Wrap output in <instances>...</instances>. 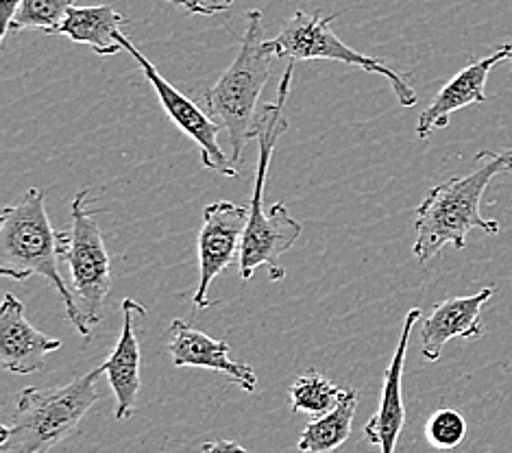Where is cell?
Instances as JSON below:
<instances>
[{"mask_svg": "<svg viewBox=\"0 0 512 453\" xmlns=\"http://www.w3.org/2000/svg\"><path fill=\"white\" fill-rule=\"evenodd\" d=\"M123 24H127V18L120 16L112 5L72 7L59 33L72 42L90 46L96 55L112 57L125 51L120 44Z\"/></svg>", "mask_w": 512, "mask_h": 453, "instance_id": "2e32d148", "label": "cell"}, {"mask_svg": "<svg viewBox=\"0 0 512 453\" xmlns=\"http://www.w3.org/2000/svg\"><path fill=\"white\" fill-rule=\"evenodd\" d=\"M72 7H75V0H22L9 22L7 35L29 29H38L48 35L59 33Z\"/></svg>", "mask_w": 512, "mask_h": 453, "instance_id": "d6986e66", "label": "cell"}, {"mask_svg": "<svg viewBox=\"0 0 512 453\" xmlns=\"http://www.w3.org/2000/svg\"><path fill=\"white\" fill-rule=\"evenodd\" d=\"M64 231H55L46 212V194L31 188L0 212V275L14 281L44 277L64 301L68 321L90 340L92 327L85 321L70 286L59 273Z\"/></svg>", "mask_w": 512, "mask_h": 453, "instance_id": "3957f363", "label": "cell"}, {"mask_svg": "<svg viewBox=\"0 0 512 453\" xmlns=\"http://www.w3.org/2000/svg\"><path fill=\"white\" fill-rule=\"evenodd\" d=\"M20 5H22V0H0V33H3V40L7 38L9 22H11V18H14Z\"/></svg>", "mask_w": 512, "mask_h": 453, "instance_id": "603a6c76", "label": "cell"}, {"mask_svg": "<svg viewBox=\"0 0 512 453\" xmlns=\"http://www.w3.org/2000/svg\"><path fill=\"white\" fill-rule=\"evenodd\" d=\"M508 64H510V70H512V57H510V59H508Z\"/></svg>", "mask_w": 512, "mask_h": 453, "instance_id": "cb8c5ba5", "label": "cell"}, {"mask_svg": "<svg viewBox=\"0 0 512 453\" xmlns=\"http://www.w3.org/2000/svg\"><path fill=\"white\" fill-rule=\"evenodd\" d=\"M123 312V327H120L114 351L103 362L109 386L116 397V419L127 421L136 414L138 393L142 386L140 379V345L136 336V318L146 314V308L136 299H125L120 303Z\"/></svg>", "mask_w": 512, "mask_h": 453, "instance_id": "9a60e30c", "label": "cell"}, {"mask_svg": "<svg viewBox=\"0 0 512 453\" xmlns=\"http://www.w3.org/2000/svg\"><path fill=\"white\" fill-rule=\"evenodd\" d=\"M495 295V286L482 288L471 297H451L434 305L421 327V353L425 360L438 362L449 340L482 338V308Z\"/></svg>", "mask_w": 512, "mask_h": 453, "instance_id": "5bb4252c", "label": "cell"}, {"mask_svg": "<svg viewBox=\"0 0 512 453\" xmlns=\"http://www.w3.org/2000/svg\"><path fill=\"white\" fill-rule=\"evenodd\" d=\"M425 436H428V443L438 451L456 449L467 436L465 416L451 408L436 410L428 423H425Z\"/></svg>", "mask_w": 512, "mask_h": 453, "instance_id": "ffe728a7", "label": "cell"}, {"mask_svg": "<svg viewBox=\"0 0 512 453\" xmlns=\"http://www.w3.org/2000/svg\"><path fill=\"white\" fill-rule=\"evenodd\" d=\"M229 345L225 340H214L207 334L194 329L181 318L170 323L168 351L173 358L175 369H210L227 375L231 382L238 384L245 393H255L258 388V375L249 364H242L231 358Z\"/></svg>", "mask_w": 512, "mask_h": 453, "instance_id": "8fae6325", "label": "cell"}, {"mask_svg": "<svg viewBox=\"0 0 512 453\" xmlns=\"http://www.w3.org/2000/svg\"><path fill=\"white\" fill-rule=\"evenodd\" d=\"M181 9H186L190 16H216L223 14L236 0H166Z\"/></svg>", "mask_w": 512, "mask_h": 453, "instance_id": "44dd1931", "label": "cell"}, {"mask_svg": "<svg viewBox=\"0 0 512 453\" xmlns=\"http://www.w3.org/2000/svg\"><path fill=\"white\" fill-rule=\"evenodd\" d=\"M358 410V390L347 388L338 399V406L308 423L299 438V451L303 453H332L347 443L351 436L353 419Z\"/></svg>", "mask_w": 512, "mask_h": 453, "instance_id": "e0dca14e", "label": "cell"}, {"mask_svg": "<svg viewBox=\"0 0 512 453\" xmlns=\"http://www.w3.org/2000/svg\"><path fill=\"white\" fill-rule=\"evenodd\" d=\"M103 364L62 388H24L16 397L9 425L0 427L3 453H48L79 430V423L99 401Z\"/></svg>", "mask_w": 512, "mask_h": 453, "instance_id": "5b68a950", "label": "cell"}, {"mask_svg": "<svg viewBox=\"0 0 512 453\" xmlns=\"http://www.w3.org/2000/svg\"><path fill=\"white\" fill-rule=\"evenodd\" d=\"M249 223V207L236 205L231 201H216L205 207L203 227L199 231V286L194 292V305L199 310L214 305L210 301L212 281L221 275L225 268L236 262V255L242 249Z\"/></svg>", "mask_w": 512, "mask_h": 453, "instance_id": "9c48e42d", "label": "cell"}, {"mask_svg": "<svg viewBox=\"0 0 512 453\" xmlns=\"http://www.w3.org/2000/svg\"><path fill=\"white\" fill-rule=\"evenodd\" d=\"M497 175H512V149L504 153L480 151L469 175L451 177L428 192L417 207L414 223L417 240L412 253L419 264L430 262L447 244L462 251L473 229H482L486 236L499 234L497 220L484 218L480 212L484 192Z\"/></svg>", "mask_w": 512, "mask_h": 453, "instance_id": "7a4b0ae2", "label": "cell"}, {"mask_svg": "<svg viewBox=\"0 0 512 453\" xmlns=\"http://www.w3.org/2000/svg\"><path fill=\"white\" fill-rule=\"evenodd\" d=\"M120 44H123L125 51L138 61L142 75L153 85L157 99H160L168 118L199 146L203 168L214 170V173L223 177H238L234 159H231V155H227L221 149V144H218V133L225 131L221 122H216L210 114L203 112L197 103H192L188 96L181 94L175 85H170L162 77V72L138 51L136 44H133L125 33L120 35Z\"/></svg>", "mask_w": 512, "mask_h": 453, "instance_id": "ba28073f", "label": "cell"}, {"mask_svg": "<svg viewBox=\"0 0 512 453\" xmlns=\"http://www.w3.org/2000/svg\"><path fill=\"white\" fill-rule=\"evenodd\" d=\"M201 453H249L245 447L238 445L236 440H214V443H205Z\"/></svg>", "mask_w": 512, "mask_h": 453, "instance_id": "7402d4cb", "label": "cell"}, {"mask_svg": "<svg viewBox=\"0 0 512 453\" xmlns=\"http://www.w3.org/2000/svg\"><path fill=\"white\" fill-rule=\"evenodd\" d=\"M512 57V42L502 44L493 51L473 64L462 68L456 77H451L441 90L436 92L432 103L423 109L419 120H417V138L428 140L432 131L445 129L449 125V118L458 109H465L469 105H480L486 103V79H489L491 70L508 61Z\"/></svg>", "mask_w": 512, "mask_h": 453, "instance_id": "30bf717a", "label": "cell"}, {"mask_svg": "<svg viewBox=\"0 0 512 453\" xmlns=\"http://www.w3.org/2000/svg\"><path fill=\"white\" fill-rule=\"evenodd\" d=\"M288 395L292 412H306L316 419V416H323L338 406L343 388L329 382L319 371H308L290 384Z\"/></svg>", "mask_w": 512, "mask_h": 453, "instance_id": "ac0fdd59", "label": "cell"}, {"mask_svg": "<svg viewBox=\"0 0 512 453\" xmlns=\"http://www.w3.org/2000/svg\"><path fill=\"white\" fill-rule=\"evenodd\" d=\"M292 75H295V64H288L282 79L277 85V99L266 103L260 109L258 131V168H255L253 194L249 203V223L245 238H242L240 249V277L249 281L253 273L262 266H268V277L271 281H282L286 277L284 266L279 264L282 255L288 253L301 236V223L290 216L284 203H275L271 212L264 210V188L268 179V168L275 153L279 138L288 131L286 103L292 88Z\"/></svg>", "mask_w": 512, "mask_h": 453, "instance_id": "6da1fadb", "label": "cell"}, {"mask_svg": "<svg viewBox=\"0 0 512 453\" xmlns=\"http://www.w3.org/2000/svg\"><path fill=\"white\" fill-rule=\"evenodd\" d=\"M421 314H423L421 308H412L406 314L404 327H401L399 345L393 353V360H390L388 369L384 373L380 408H377V412L371 416V421L364 425V438H367L371 445L380 447L382 453H395L399 434L406 425V408H404V395H401V379H404V364H406L412 329L419 323Z\"/></svg>", "mask_w": 512, "mask_h": 453, "instance_id": "4fadbf2b", "label": "cell"}, {"mask_svg": "<svg viewBox=\"0 0 512 453\" xmlns=\"http://www.w3.org/2000/svg\"><path fill=\"white\" fill-rule=\"evenodd\" d=\"M90 190L83 188L70 203L72 227L64 231L62 260L68 264L72 295L90 327L99 325L105 314V301L112 290V260L105 249L96 214L101 210L90 207Z\"/></svg>", "mask_w": 512, "mask_h": 453, "instance_id": "8992f818", "label": "cell"}, {"mask_svg": "<svg viewBox=\"0 0 512 453\" xmlns=\"http://www.w3.org/2000/svg\"><path fill=\"white\" fill-rule=\"evenodd\" d=\"M62 349V340L38 332L24 316L16 295H5L0 305V366L16 375H31L44 369L48 353Z\"/></svg>", "mask_w": 512, "mask_h": 453, "instance_id": "7c38bea8", "label": "cell"}, {"mask_svg": "<svg viewBox=\"0 0 512 453\" xmlns=\"http://www.w3.org/2000/svg\"><path fill=\"white\" fill-rule=\"evenodd\" d=\"M336 18L338 14L323 16L321 11H314V14L297 11V14L284 24V29L279 31L277 38L271 40L277 51V57L288 59V64L312 61V59H327V61H340V64L356 66L364 72H371V75H380L388 79L390 88H393L401 107L417 105L419 96L404 77L397 75L393 68H388L384 61L362 55L356 51V48L347 46L338 38V35L332 31V22Z\"/></svg>", "mask_w": 512, "mask_h": 453, "instance_id": "52a82bcc", "label": "cell"}, {"mask_svg": "<svg viewBox=\"0 0 512 453\" xmlns=\"http://www.w3.org/2000/svg\"><path fill=\"white\" fill-rule=\"evenodd\" d=\"M275 59L279 57L273 42L264 40L262 11L251 9L236 59L223 72V77L203 94L205 112L221 122L227 131L234 164L240 162L249 140L258 131L260 94L271 79Z\"/></svg>", "mask_w": 512, "mask_h": 453, "instance_id": "277c9868", "label": "cell"}]
</instances>
